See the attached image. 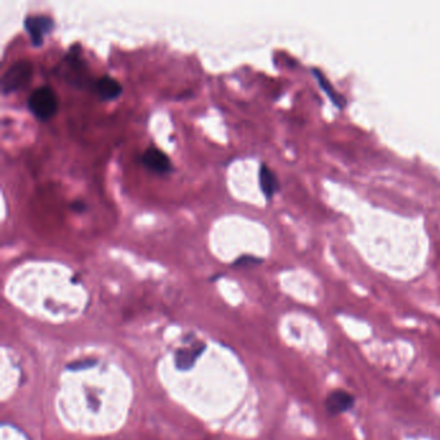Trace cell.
Listing matches in <instances>:
<instances>
[{
    "instance_id": "7c38bea8",
    "label": "cell",
    "mask_w": 440,
    "mask_h": 440,
    "mask_svg": "<svg viewBox=\"0 0 440 440\" xmlns=\"http://www.w3.org/2000/svg\"><path fill=\"white\" fill-rule=\"evenodd\" d=\"M261 262H262V260H260L257 257L241 256L234 262V266H251V265H258Z\"/></svg>"
},
{
    "instance_id": "8992f818",
    "label": "cell",
    "mask_w": 440,
    "mask_h": 440,
    "mask_svg": "<svg viewBox=\"0 0 440 440\" xmlns=\"http://www.w3.org/2000/svg\"><path fill=\"white\" fill-rule=\"evenodd\" d=\"M67 65V70H66V79L72 81V84H78L80 87H83L87 83V72H86V64L84 61L80 58L79 52L78 51H72L66 56L64 61Z\"/></svg>"
},
{
    "instance_id": "5b68a950",
    "label": "cell",
    "mask_w": 440,
    "mask_h": 440,
    "mask_svg": "<svg viewBox=\"0 0 440 440\" xmlns=\"http://www.w3.org/2000/svg\"><path fill=\"white\" fill-rule=\"evenodd\" d=\"M142 164L145 168L149 169L152 173L156 175H168L172 172V161L169 159L168 155L166 152H161L156 147H149L142 155Z\"/></svg>"
},
{
    "instance_id": "7a4b0ae2",
    "label": "cell",
    "mask_w": 440,
    "mask_h": 440,
    "mask_svg": "<svg viewBox=\"0 0 440 440\" xmlns=\"http://www.w3.org/2000/svg\"><path fill=\"white\" fill-rule=\"evenodd\" d=\"M32 72L34 66L30 61H17L4 72L1 78V92L4 95H9L24 88L32 80Z\"/></svg>"
},
{
    "instance_id": "ba28073f",
    "label": "cell",
    "mask_w": 440,
    "mask_h": 440,
    "mask_svg": "<svg viewBox=\"0 0 440 440\" xmlns=\"http://www.w3.org/2000/svg\"><path fill=\"white\" fill-rule=\"evenodd\" d=\"M95 91L102 101H112L121 96L123 87L120 86L118 80L109 75H105L95 83Z\"/></svg>"
},
{
    "instance_id": "3957f363",
    "label": "cell",
    "mask_w": 440,
    "mask_h": 440,
    "mask_svg": "<svg viewBox=\"0 0 440 440\" xmlns=\"http://www.w3.org/2000/svg\"><path fill=\"white\" fill-rule=\"evenodd\" d=\"M25 30L29 34L34 47H40L44 38L55 29V22L47 16H29L25 18Z\"/></svg>"
},
{
    "instance_id": "8fae6325",
    "label": "cell",
    "mask_w": 440,
    "mask_h": 440,
    "mask_svg": "<svg viewBox=\"0 0 440 440\" xmlns=\"http://www.w3.org/2000/svg\"><path fill=\"white\" fill-rule=\"evenodd\" d=\"M95 364H96V360L88 359V358H87V359L76 360V361H74V363H70V364L67 366V368L74 369V371H80V369L93 367Z\"/></svg>"
},
{
    "instance_id": "52a82bcc",
    "label": "cell",
    "mask_w": 440,
    "mask_h": 440,
    "mask_svg": "<svg viewBox=\"0 0 440 440\" xmlns=\"http://www.w3.org/2000/svg\"><path fill=\"white\" fill-rule=\"evenodd\" d=\"M206 350V345L203 342H194L192 345H187L182 349H178L176 352V367L180 371H189L194 367L195 361L198 359V356L203 354Z\"/></svg>"
},
{
    "instance_id": "277c9868",
    "label": "cell",
    "mask_w": 440,
    "mask_h": 440,
    "mask_svg": "<svg viewBox=\"0 0 440 440\" xmlns=\"http://www.w3.org/2000/svg\"><path fill=\"white\" fill-rule=\"evenodd\" d=\"M355 404L354 395L342 389L329 392L324 400V408L329 416H338L349 412Z\"/></svg>"
},
{
    "instance_id": "30bf717a",
    "label": "cell",
    "mask_w": 440,
    "mask_h": 440,
    "mask_svg": "<svg viewBox=\"0 0 440 440\" xmlns=\"http://www.w3.org/2000/svg\"><path fill=\"white\" fill-rule=\"evenodd\" d=\"M312 72L314 74V76L319 81L320 87L324 89V92L328 95L331 101L336 105L337 107L342 109L345 105H346V98L341 93H338L336 89L333 88V86L331 84L328 78L323 72H320L319 69L314 67V69H312Z\"/></svg>"
},
{
    "instance_id": "9c48e42d",
    "label": "cell",
    "mask_w": 440,
    "mask_h": 440,
    "mask_svg": "<svg viewBox=\"0 0 440 440\" xmlns=\"http://www.w3.org/2000/svg\"><path fill=\"white\" fill-rule=\"evenodd\" d=\"M258 181L261 192L267 200H272V196L279 190V180L275 173L266 164H261L258 172Z\"/></svg>"
},
{
    "instance_id": "4fadbf2b",
    "label": "cell",
    "mask_w": 440,
    "mask_h": 440,
    "mask_svg": "<svg viewBox=\"0 0 440 440\" xmlns=\"http://www.w3.org/2000/svg\"><path fill=\"white\" fill-rule=\"evenodd\" d=\"M72 211H75V212H84L86 211V204L83 203V201H74L72 204Z\"/></svg>"
},
{
    "instance_id": "6da1fadb",
    "label": "cell",
    "mask_w": 440,
    "mask_h": 440,
    "mask_svg": "<svg viewBox=\"0 0 440 440\" xmlns=\"http://www.w3.org/2000/svg\"><path fill=\"white\" fill-rule=\"evenodd\" d=\"M27 105L35 118L47 121L56 115L58 110V98L53 89L44 86L32 91L27 100Z\"/></svg>"
}]
</instances>
